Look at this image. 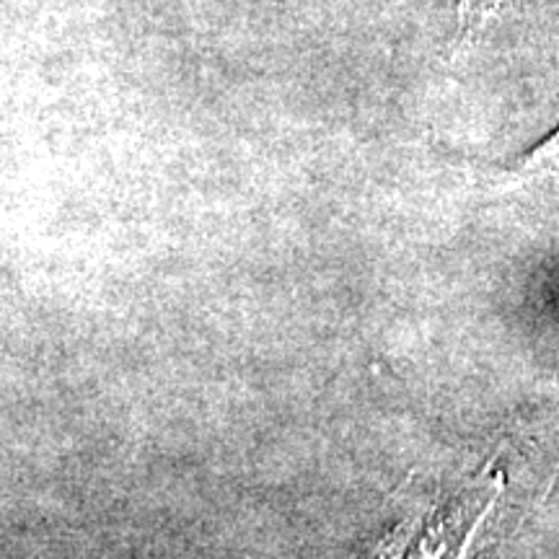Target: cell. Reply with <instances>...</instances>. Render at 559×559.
Masks as SVG:
<instances>
[{
    "mask_svg": "<svg viewBox=\"0 0 559 559\" xmlns=\"http://www.w3.org/2000/svg\"><path fill=\"white\" fill-rule=\"evenodd\" d=\"M515 0H461L456 47H472Z\"/></svg>",
    "mask_w": 559,
    "mask_h": 559,
    "instance_id": "1",
    "label": "cell"
},
{
    "mask_svg": "<svg viewBox=\"0 0 559 559\" xmlns=\"http://www.w3.org/2000/svg\"><path fill=\"white\" fill-rule=\"evenodd\" d=\"M519 179L526 181V185L559 187V130L523 158V164L519 166Z\"/></svg>",
    "mask_w": 559,
    "mask_h": 559,
    "instance_id": "2",
    "label": "cell"
}]
</instances>
